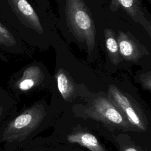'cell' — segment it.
<instances>
[{
  "mask_svg": "<svg viewBox=\"0 0 151 151\" xmlns=\"http://www.w3.org/2000/svg\"><path fill=\"white\" fill-rule=\"evenodd\" d=\"M45 115L44 106L37 104L5 120L0 126V143L4 145L5 151H13L27 139Z\"/></svg>",
  "mask_w": 151,
  "mask_h": 151,
  "instance_id": "cell-1",
  "label": "cell"
},
{
  "mask_svg": "<svg viewBox=\"0 0 151 151\" xmlns=\"http://www.w3.org/2000/svg\"><path fill=\"white\" fill-rule=\"evenodd\" d=\"M66 22L71 33L86 45L90 53L96 45V27L90 12L83 0H65Z\"/></svg>",
  "mask_w": 151,
  "mask_h": 151,
  "instance_id": "cell-2",
  "label": "cell"
},
{
  "mask_svg": "<svg viewBox=\"0 0 151 151\" xmlns=\"http://www.w3.org/2000/svg\"><path fill=\"white\" fill-rule=\"evenodd\" d=\"M87 113L92 118L110 126L123 129H129L132 127L113 104L104 97L96 99L88 110Z\"/></svg>",
  "mask_w": 151,
  "mask_h": 151,
  "instance_id": "cell-3",
  "label": "cell"
},
{
  "mask_svg": "<svg viewBox=\"0 0 151 151\" xmlns=\"http://www.w3.org/2000/svg\"><path fill=\"white\" fill-rule=\"evenodd\" d=\"M108 97L132 126L141 130L146 129L147 127L142 117L137 111L130 99L118 88L110 85L108 90Z\"/></svg>",
  "mask_w": 151,
  "mask_h": 151,
  "instance_id": "cell-4",
  "label": "cell"
},
{
  "mask_svg": "<svg viewBox=\"0 0 151 151\" xmlns=\"http://www.w3.org/2000/svg\"><path fill=\"white\" fill-rule=\"evenodd\" d=\"M7 2L22 24L40 34L42 33L39 17L27 0H7Z\"/></svg>",
  "mask_w": 151,
  "mask_h": 151,
  "instance_id": "cell-5",
  "label": "cell"
},
{
  "mask_svg": "<svg viewBox=\"0 0 151 151\" xmlns=\"http://www.w3.org/2000/svg\"><path fill=\"white\" fill-rule=\"evenodd\" d=\"M42 77V73L39 67L29 66L24 70L22 76L12 84V88L21 92L29 91L40 84Z\"/></svg>",
  "mask_w": 151,
  "mask_h": 151,
  "instance_id": "cell-6",
  "label": "cell"
},
{
  "mask_svg": "<svg viewBox=\"0 0 151 151\" xmlns=\"http://www.w3.org/2000/svg\"><path fill=\"white\" fill-rule=\"evenodd\" d=\"M119 54L127 61H137L140 57V51L136 42L129 35L120 32L117 37Z\"/></svg>",
  "mask_w": 151,
  "mask_h": 151,
  "instance_id": "cell-7",
  "label": "cell"
},
{
  "mask_svg": "<svg viewBox=\"0 0 151 151\" xmlns=\"http://www.w3.org/2000/svg\"><path fill=\"white\" fill-rule=\"evenodd\" d=\"M67 140L73 143H78L91 151H106L97 137L93 134L84 132H79L67 136Z\"/></svg>",
  "mask_w": 151,
  "mask_h": 151,
  "instance_id": "cell-8",
  "label": "cell"
},
{
  "mask_svg": "<svg viewBox=\"0 0 151 151\" xmlns=\"http://www.w3.org/2000/svg\"><path fill=\"white\" fill-rule=\"evenodd\" d=\"M58 89L65 100L71 98L74 91V86L71 79L63 68H60L55 76Z\"/></svg>",
  "mask_w": 151,
  "mask_h": 151,
  "instance_id": "cell-9",
  "label": "cell"
},
{
  "mask_svg": "<svg viewBox=\"0 0 151 151\" xmlns=\"http://www.w3.org/2000/svg\"><path fill=\"white\" fill-rule=\"evenodd\" d=\"M106 46L111 62L117 64L119 62V51L116 38L113 31L110 29L104 31Z\"/></svg>",
  "mask_w": 151,
  "mask_h": 151,
  "instance_id": "cell-10",
  "label": "cell"
},
{
  "mask_svg": "<svg viewBox=\"0 0 151 151\" xmlns=\"http://www.w3.org/2000/svg\"><path fill=\"white\" fill-rule=\"evenodd\" d=\"M12 104L9 96L0 88V126L12 115Z\"/></svg>",
  "mask_w": 151,
  "mask_h": 151,
  "instance_id": "cell-11",
  "label": "cell"
},
{
  "mask_svg": "<svg viewBox=\"0 0 151 151\" xmlns=\"http://www.w3.org/2000/svg\"><path fill=\"white\" fill-rule=\"evenodd\" d=\"M17 44V42L14 35L0 21V48L8 50Z\"/></svg>",
  "mask_w": 151,
  "mask_h": 151,
  "instance_id": "cell-12",
  "label": "cell"
},
{
  "mask_svg": "<svg viewBox=\"0 0 151 151\" xmlns=\"http://www.w3.org/2000/svg\"><path fill=\"white\" fill-rule=\"evenodd\" d=\"M117 2L134 20L137 21L139 8L136 0H117Z\"/></svg>",
  "mask_w": 151,
  "mask_h": 151,
  "instance_id": "cell-13",
  "label": "cell"
},
{
  "mask_svg": "<svg viewBox=\"0 0 151 151\" xmlns=\"http://www.w3.org/2000/svg\"><path fill=\"white\" fill-rule=\"evenodd\" d=\"M140 81L142 86L146 90H150L151 89V77L150 73L149 72L146 74H142L140 77Z\"/></svg>",
  "mask_w": 151,
  "mask_h": 151,
  "instance_id": "cell-14",
  "label": "cell"
},
{
  "mask_svg": "<svg viewBox=\"0 0 151 151\" xmlns=\"http://www.w3.org/2000/svg\"><path fill=\"white\" fill-rule=\"evenodd\" d=\"M122 151H142L139 149H138L136 146H128L123 148Z\"/></svg>",
  "mask_w": 151,
  "mask_h": 151,
  "instance_id": "cell-15",
  "label": "cell"
},
{
  "mask_svg": "<svg viewBox=\"0 0 151 151\" xmlns=\"http://www.w3.org/2000/svg\"><path fill=\"white\" fill-rule=\"evenodd\" d=\"M119 6L117 0H112L111 1V9L113 11H116L117 9V7Z\"/></svg>",
  "mask_w": 151,
  "mask_h": 151,
  "instance_id": "cell-16",
  "label": "cell"
}]
</instances>
